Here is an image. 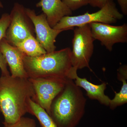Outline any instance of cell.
<instances>
[{
    "mask_svg": "<svg viewBox=\"0 0 127 127\" xmlns=\"http://www.w3.org/2000/svg\"><path fill=\"white\" fill-rule=\"evenodd\" d=\"M35 92L28 78L14 77L11 75L0 77V111L3 123H15L28 113V100Z\"/></svg>",
    "mask_w": 127,
    "mask_h": 127,
    "instance_id": "obj_1",
    "label": "cell"
},
{
    "mask_svg": "<svg viewBox=\"0 0 127 127\" xmlns=\"http://www.w3.org/2000/svg\"><path fill=\"white\" fill-rule=\"evenodd\" d=\"M86 103L80 88L68 79L53 101L49 116L58 127H76L84 115Z\"/></svg>",
    "mask_w": 127,
    "mask_h": 127,
    "instance_id": "obj_2",
    "label": "cell"
},
{
    "mask_svg": "<svg viewBox=\"0 0 127 127\" xmlns=\"http://www.w3.org/2000/svg\"><path fill=\"white\" fill-rule=\"evenodd\" d=\"M24 68L28 78L67 79L72 68L71 50L65 48L35 57L24 55Z\"/></svg>",
    "mask_w": 127,
    "mask_h": 127,
    "instance_id": "obj_3",
    "label": "cell"
},
{
    "mask_svg": "<svg viewBox=\"0 0 127 127\" xmlns=\"http://www.w3.org/2000/svg\"><path fill=\"white\" fill-rule=\"evenodd\" d=\"M123 15L119 11L113 0L107 3L98 11L88 12L77 16H67L63 17L53 28L55 30L68 29L93 23L112 24L123 18Z\"/></svg>",
    "mask_w": 127,
    "mask_h": 127,
    "instance_id": "obj_4",
    "label": "cell"
},
{
    "mask_svg": "<svg viewBox=\"0 0 127 127\" xmlns=\"http://www.w3.org/2000/svg\"><path fill=\"white\" fill-rule=\"evenodd\" d=\"M72 40L71 63L73 67L77 70L87 67L92 71L89 66L94 52V39L90 24L75 27Z\"/></svg>",
    "mask_w": 127,
    "mask_h": 127,
    "instance_id": "obj_5",
    "label": "cell"
},
{
    "mask_svg": "<svg viewBox=\"0 0 127 127\" xmlns=\"http://www.w3.org/2000/svg\"><path fill=\"white\" fill-rule=\"evenodd\" d=\"M9 14L10 23L5 39L11 45L16 46L28 36L34 35V26L26 13V8L18 2L14 4Z\"/></svg>",
    "mask_w": 127,
    "mask_h": 127,
    "instance_id": "obj_6",
    "label": "cell"
},
{
    "mask_svg": "<svg viewBox=\"0 0 127 127\" xmlns=\"http://www.w3.org/2000/svg\"><path fill=\"white\" fill-rule=\"evenodd\" d=\"M34 88L35 95L32 100L50 114L52 103L63 90L67 80L65 79L30 78Z\"/></svg>",
    "mask_w": 127,
    "mask_h": 127,
    "instance_id": "obj_7",
    "label": "cell"
},
{
    "mask_svg": "<svg viewBox=\"0 0 127 127\" xmlns=\"http://www.w3.org/2000/svg\"><path fill=\"white\" fill-rule=\"evenodd\" d=\"M26 12L34 26L36 40L47 53L56 51L55 43L58 35L62 32L68 29L55 30L48 24L46 16L44 13L37 15L33 9L26 8Z\"/></svg>",
    "mask_w": 127,
    "mask_h": 127,
    "instance_id": "obj_8",
    "label": "cell"
},
{
    "mask_svg": "<svg viewBox=\"0 0 127 127\" xmlns=\"http://www.w3.org/2000/svg\"><path fill=\"white\" fill-rule=\"evenodd\" d=\"M91 31L95 40L101 42L109 51H112L114 45L127 42V25L112 26L101 23H90Z\"/></svg>",
    "mask_w": 127,
    "mask_h": 127,
    "instance_id": "obj_9",
    "label": "cell"
},
{
    "mask_svg": "<svg viewBox=\"0 0 127 127\" xmlns=\"http://www.w3.org/2000/svg\"><path fill=\"white\" fill-rule=\"evenodd\" d=\"M0 52L10 67L11 76L28 78L23 64L25 54L17 47L10 44L5 38L0 42Z\"/></svg>",
    "mask_w": 127,
    "mask_h": 127,
    "instance_id": "obj_10",
    "label": "cell"
},
{
    "mask_svg": "<svg viewBox=\"0 0 127 127\" xmlns=\"http://www.w3.org/2000/svg\"><path fill=\"white\" fill-rule=\"evenodd\" d=\"M46 16L48 24L53 28L64 17L71 16V11L62 0H40L36 4Z\"/></svg>",
    "mask_w": 127,
    "mask_h": 127,
    "instance_id": "obj_11",
    "label": "cell"
},
{
    "mask_svg": "<svg viewBox=\"0 0 127 127\" xmlns=\"http://www.w3.org/2000/svg\"><path fill=\"white\" fill-rule=\"evenodd\" d=\"M72 80L77 86L84 89L87 92V96L92 100H97L101 104L109 106L111 99L105 95L104 91L106 88L107 84L102 83L99 85H96L88 81L86 78H82L78 76L77 71L75 72L72 77Z\"/></svg>",
    "mask_w": 127,
    "mask_h": 127,
    "instance_id": "obj_12",
    "label": "cell"
},
{
    "mask_svg": "<svg viewBox=\"0 0 127 127\" xmlns=\"http://www.w3.org/2000/svg\"><path fill=\"white\" fill-rule=\"evenodd\" d=\"M117 78L122 82L123 84L120 92H115V96L111 100L109 106L113 109L119 106L125 104L127 102V66L123 65L118 69Z\"/></svg>",
    "mask_w": 127,
    "mask_h": 127,
    "instance_id": "obj_13",
    "label": "cell"
},
{
    "mask_svg": "<svg viewBox=\"0 0 127 127\" xmlns=\"http://www.w3.org/2000/svg\"><path fill=\"white\" fill-rule=\"evenodd\" d=\"M16 47L28 56H37L47 53L34 35H32L28 36Z\"/></svg>",
    "mask_w": 127,
    "mask_h": 127,
    "instance_id": "obj_14",
    "label": "cell"
},
{
    "mask_svg": "<svg viewBox=\"0 0 127 127\" xmlns=\"http://www.w3.org/2000/svg\"><path fill=\"white\" fill-rule=\"evenodd\" d=\"M28 113L35 116L42 127H58L45 110L31 98L28 100Z\"/></svg>",
    "mask_w": 127,
    "mask_h": 127,
    "instance_id": "obj_15",
    "label": "cell"
},
{
    "mask_svg": "<svg viewBox=\"0 0 127 127\" xmlns=\"http://www.w3.org/2000/svg\"><path fill=\"white\" fill-rule=\"evenodd\" d=\"M3 127H36L35 121L32 119L23 117L16 122L12 124L2 123Z\"/></svg>",
    "mask_w": 127,
    "mask_h": 127,
    "instance_id": "obj_16",
    "label": "cell"
},
{
    "mask_svg": "<svg viewBox=\"0 0 127 127\" xmlns=\"http://www.w3.org/2000/svg\"><path fill=\"white\" fill-rule=\"evenodd\" d=\"M11 21L10 14H2L0 18V42L6 36V31Z\"/></svg>",
    "mask_w": 127,
    "mask_h": 127,
    "instance_id": "obj_17",
    "label": "cell"
},
{
    "mask_svg": "<svg viewBox=\"0 0 127 127\" xmlns=\"http://www.w3.org/2000/svg\"><path fill=\"white\" fill-rule=\"evenodd\" d=\"M71 11H74L89 4V0H62Z\"/></svg>",
    "mask_w": 127,
    "mask_h": 127,
    "instance_id": "obj_18",
    "label": "cell"
},
{
    "mask_svg": "<svg viewBox=\"0 0 127 127\" xmlns=\"http://www.w3.org/2000/svg\"><path fill=\"white\" fill-rule=\"evenodd\" d=\"M7 64L2 53L0 52V69L1 70V76L10 75L7 68Z\"/></svg>",
    "mask_w": 127,
    "mask_h": 127,
    "instance_id": "obj_19",
    "label": "cell"
},
{
    "mask_svg": "<svg viewBox=\"0 0 127 127\" xmlns=\"http://www.w3.org/2000/svg\"><path fill=\"white\" fill-rule=\"evenodd\" d=\"M112 0H89V4L93 7L102 8L107 3Z\"/></svg>",
    "mask_w": 127,
    "mask_h": 127,
    "instance_id": "obj_20",
    "label": "cell"
},
{
    "mask_svg": "<svg viewBox=\"0 0 127 127\" xmlns=\"http://www.w3.org/2000/svg\"><path fill=\"white\" fill-rule=\"evenodd\" d=\"M124 15H127V0H117Z\"/></svg>",
    "mask_w": 127,
    "mask_h": 127,
    "instance_id": "obj_21",
    "label": "cell"
},
{
    "mask_svg": "<svg viewBox=\"0 0 127 127\" xmlns=\"http://www.w3.org/2000/svg\"><path fill=\"white\" fill-rule=\"evenodd\" d=\"M4 8V6H3V4H2V2H1V1L0 0V8H1V9H2V8Z\"/></svg>",
    "mask_w": 127,
    "mask_h": 127,
    "instance_id": "obj_22",
    "label": "cell"
}]
</instances>
